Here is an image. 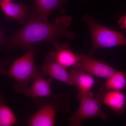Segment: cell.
<instances>
[{
  "label": "cell",
  "instance_id": "ba28073f",
  "mask_svg": "<svg viewBox=\"0 0 126 126\" xmlns=\"http://www.w3.org/2000/svg\"><path fill=\"white\" fill-rule=\"evenodd\" d=\"M74 86L78 90L77 98L79 101L85 97L94 96L91 89L95 84V80L91 75L72 68L70 73Z\"/></svg>",
  "mask_w": 126,
  "mask_h": 126
},
{
  "label": "cell",
  "instance_id": "5bb4252c",
  "mask_svg": "<svg viewBox=\"0 0 126 126\" xmlns=\"http://www.w3.org/2000/svg\"><path fill=\"white\" fill-rule=\"evenodd\" d=\"M104 87L109 90L123 91L126 90V72L117 70L107 79Z\"/></svg>",
  "mask_w": 126,
  "mask_h": 126
},
{
  "label": "cell",
  "instance_id": "4fadbf2b",
  "mask_svg": "<svg viewBox=\"0 0 126 126\" xmlns=\"http://www.w3.org/2000/svg\"><path fill=\"white\" fill-rule=\"evenodd\" d=\"M33 14L39 18L48 20L52 12L66 3L65 0H34Z\"/></svg>",
  "mask_w": 126,
  "mask_h": 126
},
{
  "label": "cell",
  "instance_id": "2e32d148",
  "mask_svg": "<svg viewBox=\"0 0 126 126\" xmlns=\"http://www.w3.org/2000/svg\"><path fill=\"white\" fill-rule=\"evenodd\" d=\"M9 63V60L6 59L0 62V77L3 75L7 74L8 70L6 67Z\"/></svg>",
  "mask_w": 126,
  "mask_h": 126
},
{
  "label": "cell",
  "instance_id": "52a82bcc",
  "mask_svg": "<svg viewBox=\"0 0 126 126\" xmlns=\"http://www.w3.org/2000/svg\"><path fill=\"white\" fill-rule=\"evenodd\" d=\"M40 72L42 77L49 76L51 78L74 86L70 73L67 71L66 68L57 61L53 51L50 52L46 57Z\"/></svg>",
  "mask_w": 126,
  "mask_h": 126
},
{
  "label": "cell",
  "instance_id": "6da1fadb",
  "mask_svg": "<svg viewBox=\"0 0 126 126\" xmlns=\"http://www.w3.org/2000/svg\"><path fill=\"white\" fill-rule=\"evenodd\" d=\"M73 19L70 16L56 17L54 22L39 18L33 13L28 18L24 26L9 39L6 46L9 49L16 47L28 48L34 44L44 42L52 44L57 42L61 36L70 39L74 38V34L68 30Z\"/></svg>",
  "mask_w": 126,
  "mask_h": 126
},
{
  "label": "cell",
  "instance_id": "277c9868",
  "mask_svg": "<svg viewBox=\"0 0 126 126\" xmlns=\"http://www.w3.org/2000/svg\"><path fill=\"white\" fill-rule=\"evenodd\" d=\"M53 100L50 102H42L40 108L31 117L28 121L30 126H53L55 123L58 111L67 113L69 110L68 97L65 94L54 95Z\"/></svg>",
  "mask_w": 126,
  "mask_h": 126
},
{
  "label": "cell",
  "instance_id": "5b68a950",
  "mask_svg": "<svg viewBox=\"0 0 126 126\" xmlns=\"http://www.w3.org/2000/svg\"><path fill=\"white\" fill-rule=\"evenodd\" d=\"M80 104L77 111L68 119V124L72 126H80L83 121L94 117H99L105 121H108L107 116L102 109L101 96L98 93L96 96L85 97L79 101Z\"/></svg>",
  "mask_w": 126,
  "mask_h": 126
},
{
  "label": "cell",
  "instance_id": "8992f818",
  "mask_svg": "<svg viewBox=\"0 0 126 126\" xmlns=\"http://www.w3.org/2000/svg\"><path fill=\"white\" fill-rule=\"evenodd\" d=\"M79 55L78 63L74 68L91 75L107 79L117 70L103 61L94 59L90 56L83 54L79 53Z\"/></svg>",
  "mask_w": 126,
  "mask_h": 126
},
{
  "label": "cell",
  "instance_id": "8fae6325",
  "mask_svg": "<svg viewBox=\"0 0 126 126\" xmlns=\"http://www.w3.org/2000/svg\"><path fill=\"white\" fill-rule=\"evenodd\" d=\"M52 44L55 48L53 51L55 57L61 65L65 68H74L77 65L79 60V53L72 52L68 43L60 45L56 42Z\"/></svg>",
  "mask_w": 126,
  "mask_h": 126
},
{
  "label": "cell",
  "instance_id": "44dd1931",
  "mask_svg": "<svg viewBox=\"0 0 126 126\" xmlns=\"http://www.w3.org/2000/svg\"></svg>",
  "mask_w": 126,
  "mask_h": 126
},
{
  "label": "cell",
  "instance_id": "9c48e42d",
  "mask_svg": "<svg viewBox=\"0 0 126 126\" xmlns=\"http://www.w3.org/2000/svg\"><path fill=\"white\" fill-rule=\"evenodd\" d=\"M53 79L45 78L40 74L32 80L31 85L23 93L28 97L34 99L47 98L55 95L51 88Z\"/></svg>",
  "mask_w": 126,
  "mask_h": 126
},
{
  "label": "cell",
  "instance_id": "ac0fdd59",
  "mask_svg": "<svg viewBox=\"0 0 126 126\" xmlns=\"http://www.w3.org/2000/svg\"><path fill=\"white\" fill-rule=\"evenodd\" d=\"M5 41V39L3 35V32L0 30V45L4 43Z\"/></svg>",
  "mask_w": 126,
  "mask_h": 126
},
{
  "label": "cell",
  "instance_id": "e0dca14e",
  "mask_svg": "<svg viewBox=\"0 0 126 126\" xmlns=\"http://www.w3.org/2000/svg\"><path fill=\"white\" fill-rule=\"evenodd\" d=\"M118 23L121 28L126 30V14L120 18Z\"/></svg>",
  "mask_w": 126,
  "mask_h": 126
},
{
  "label": "cell",
  "instance_id": "9a60e30c",
  "mask_svg": "<svg viewBox=\"0 0 126 126\" xmlns=\"http://www.w3.org/2000/svg\"><path fill=\"white\" fill-rule=\"evenodd\" d=\"M17 122L14 112L5 104L0 105V126H11Z\"/></svg>",
  "mask_w": 126,
  "mask_h": 126
},
{
  "label": "cell",
  "instance_id": "3957f363",
  "mask_svg": "<svg viewBox=\"0 0 126 126\" xmlns=\"http://www.w3.org/2000/svg\"><path fill=\"white\" fill-rule=\"evenodd\" d=\"M83 20L87 24L92 37L90 54L100 49L126 46V37L121 33L101 25L88 15L84 16Z\"/></svg>",
  "mask_w": 126,
  "mask_h": 126
},
{
  "label": "cell",
  "instance_id": "ffe728a7",
  "mask_svg": "<svg viewBox=\"0 0 126 126\" xmlns=\"http://www.w3.org/2000/svg\"><path fill=\"white\" fill-rule=\"evenodd\" d=\"M0 100V105L1 104V103Z\"/></svg>",
  "mask_w": 126,
  "mask_h": 126
},
{
  "label": "cell",
  "instance_id": "7a4b0ae2",
  "mask_svg": "<svg viewBox=\"0 0 126 126\" xmlns=\"http://www.w3.org/2000/svg\"><path fill=\"white\" fill-rule=\"evenodd\" d=\"M28 49L25 54L15 60L7 72V74L16 81L14 89L19 93H23L40 74L35 63L33 48L31 46Z\"/></svg>",
  "mask_w": 126,
  "mask_h": 126
},
{
  "label": "cell",
  "instance_id": "7c38bea8",
  "mask_svg": "<svg viewBox=\"0 0 126 126\" xmlns=\"http://www.w3.org/2000/svg\"><path fill=\"white\" fill-rule=\"evenodd\" d=\"M0 7L7 17L15 19L21 23H25L29 17L28 8L21 3L0 0Z\"/></svg>",
  "mask_w": 126,
  "mask_h": 126
},
{
  "label": "cell",
  "instance_id": "d6986e66",
  "mask_svg": "<svg viewBox=\"0 0 126 126\" xmlns=\"http://www.w3.org/2000/svg\"><path fill=\"white\" fill-rule=\"evenodd\" d=\"M1 1H7V2H9V1H12L13 0H1Z\"/></svg>",
  "mask_w": 126,
  "mask_h": 126
},
{
  "label": "cell",
  "instance_id": "30bf717a",
  "mask_svg": "<svg viewBox=\"0 0 126 126\" xmlns=\"http://www.w3.org/2000/svg\"><path fill=\"white\" fill-rule=\"evenodd\" d=\"M99 92L103 104L107 106L116 115L124 113L126 108V96L122 91L109 90L102 87Z\"/></svg>",
  "mask_w": 126,
  "mask_h": 126
}]
</instances>
